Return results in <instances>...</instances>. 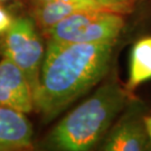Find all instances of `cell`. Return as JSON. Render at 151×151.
Masks as SVG:
<instances>
[{
    "mask_svg": "<svg viewBox=\"0 0 151 151\" xmlns=\"http://www.w3.org/2000/svg\"><path fill=\"white\" fill-rule=\"evenodd\" d=\"M115 42L62 43L48 40L34 110L50 121L94 87L109 70Z\"/></svg>",
    "mask_w": 151,
    "mask_h": 151,
    "instance_id": "6da1fadb",
    "label": "cell"
},
{
    "mask_svg": "<svg viewBox=\"0 0 151 151\" xmlns=\"http://www.w3.org/2000/svg\"><path fill=\"white\" fill-rule=\"evenodd\" d=\"M129 100V92L116 82L105 83L55 127L49 141L60 150H90L102 139Z\"/></svg>",
    "mask_w": 151,
    "mask_h": 151,
    "instance_id": "7a4b0ae2",
    "label": "cell"
},
{
    "mask_svg": "<svg viewBox=\"0 0 151 151\" xmlns=\"http://www.w3.org/2000/svg\"><path fill=\"white\" fill-rule=\"evenodd\" d=\"M123 26L122 14L95 9L73 14L44 34L48 40L62 43L115 42Z\"/></svg>",
    "mask_w": 151,
    "mask_h": 151,
    "instance_id": "3957f363",
    "label": "cell"
},
{
    "mask_svg": "<svg viewBox=\"0 0 151 151\" xmlns=\"http://www.w3.org/2000/svg\"><path fill=\"white\" fill-rule=\"evenodd\" d=\"M36 27L32 18H16L1 40L2 56L10 60L22 70L30 84L32 94L39 83L45 55V48Z\"/></svg>",
    "mask_w": 151,
    "mask_h": 151,
    "instance_id": "277c9868",
    "label": "cell"
},
{
    "mask_svg": "<svg viewBox=\"0 0 151 151\" xmlns=\"http://www.w3.org/2000/svg\"><path fill=\"white\" fill-rule=\"evenodd\" d=\"M0 106L22 113L34 110L30 84L22 70L7 57L0 58Z\"/></svg>",
    "mask_w": 151,
    "mask_h": 151,
    "instance_id": "5b68a950",
    "label": "cell"
},
{
    "mask_svg": "<svg viewBox=\"0 0 151 151\" xmlns=\"http://www.w3.org/2000/svg\"><path fill=\"white\" fill-rule=\"evenodd\" d=\"M95 9L119 12L116 9L104 5L97 0H50L34 6L32 19L36 26L45 32L50 27H53L55 24L60 22L73 14Z\"/></svg>",
    "mask_w": 151,
    "mask_h": 151,
    "instance_id": "8992f818",
    "label": "cell"
},
{
    "mask_svg": "<svg viewBox=\"0 0 151 151\" xmlns=\"http://www.w3.org/2000/svg\"><path fill=\"white\" fill-rule=\"evenodd\" d=\"M32 127L25 113L0 106V148L2 151L32 147Z\"/></svg>",
    "mask_w": 151,
    "mask_h": 151,
    "instance_id": "52a82bcc",
    "label": "cell"
},
{
    "mask_svg": "<svg viewBox=\"0 0 151 151\" xmlns=\"http://www.w3.org/2000/svg\"><path fill=\"white\" fill-rule=\"evenodd\" d=\"M148 133L143 120L128 114L110 132L103 149L108 151H140L147 148Z\"/></svg>",
    "mask_w": 151,
    "mask_h": 151,
    "instance_id": "ba28073f",
    "label": "cell"
},
{
    "mask_svg": "<svg viewBox=\"0 0 151 151\" xmlns=\"http://www.w3.org/2000/svg\"><path fill=\"white\" fill-rule=\"evenodd\" d=\"M149 80H151V37H145L138 40L131 50L127 88L128 91L134 90Z\"/></svg>",
    "mask_w": 151,
    "mask_h": 151,
    "instance_id": "9c48e42d",
    "label": "cell"
},
{
    "mask_svg": "<svg viewBox=\"0 0 151 151\" xmlns=\"http://www.w3.org/2000/svg\"><path fill=\"white\" fill-rule=\"evenodd\" d=\"M99 1L116 9L120 14L130 12L132 6H133V0H99Z\"/></svg>",
    "mask_w": 151,
    "mask_h": 151,
    "instance_id": "30bf717a",
    "label": "cell"
},
{
    "mask_svg": "<svg viewBox=\"0 0 151 151\" xmlns=\"http://www.w3.org/2000/svg\"><path fill=\"white\" fill-rule=\"evenodd\" d=\"M12 22H14V18L11 17L9 11L0 5V35L5 34L9 29Z\"/></svg>",
    "mask_w": 151,
    "mask_h": 151,
    "instance_id": "8fae6325",
    "label": "cell"
},
{
    "mask_svg": "<svg viewBox=\"0 0 151 151\" xmlns=\"http://www.w3.org/2000/svg\"><path fill=\"white\" fill-rule=\"evenodd\" d=\"M143 122H145V127H146L147 133L149 135V138L151 139V116H147L143 119Z\"/></svg>",
    "mask_w": 151,
    "mask_h": 151,
    "instance_id": "7c38bea8",
    "label": "cell"
},
{
    "mask_svg": "<svg viewBox=\"0 0 151 151\" xmlns=\"http://www.w3.org/2000/svg\"><path fill=\"white\" fill-rule=\"evenodd\" d=\"M34 6L35 5H39V4H43V2H47V1H50V0H30ZM99 1V0H97Z\"/></svg>",
    "mask_w": 151,
    "mask_h": 151,
    "instance_id": "4fadbf2b",
    "label": "cell"
},
{
    "mask_svg": "<svg viewBox=\"0 0 151 151\" xmlns=\"http://www.w3.org/2000/svg\"><path fill=\"white\" fill-rule=\"evenodd\" d=\"M2 54V47H1V40H0V55Z\"/></svg>",
    "mask_w": 151,
    "mask_h": 151,
    "instance_id": "5bb4252c",
    "label": "cell"
},
{
    "mask_svg": "<svg viewBox=\"0 0 151 151\" xmlns=\"http://www.w3.org/2000/svg\"><path fill=\"white\" fill-rule=\"evenodd\" d=\"M0 151H2V149H1V148H0Z\"/></svg>",
    "mask_w": 151,
    "mask_h": 151,
    "instance_id": "9a60e30c",
    "label": "cell"
}]
</instances>
